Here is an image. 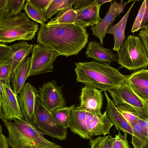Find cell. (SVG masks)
Wrapping results in <instances>:
<instances>
[{
  "label": "cell",
  "mask_w": 148,
  "mask_h": 148,
  "mask_svg": "<svg viewBox=\"0 0 148 148\" xmlns=\"http://www.w3.org/2000/svg\"><path fill=\"white\" fill-rule=\"evenodd\" d=\"M74 105L69 106H64L57 109L51 114L56 121L60 125L67 129L69 127L71 114Z\"/></svg>",
  "instance_id": "24"
},
{
  "label": "cell",
  "mask_w": 148,
  "mask_h": 148,
  "mask_svg": "<svg viewBox=\"0 0 148 148\" xmlns=\"http://www.w3.org/2000/svg\"><path fill=\"white\" fill-rule=\"evenodd\" d=\"M127 3L121 0L120 2L114 1L110 3L109 9L105 17L97 24L90 28L93 35L97 37L103 45V39L109 26L114 21L116 18L120 16Z\"/></svg>",
  "instance_id": "15"
},
{
  "label": "cell",
  "mask_w": 148,
  "mask_h": 148,
  "mask_svg": "<svg viewBox=\"0 0 148 148\" xmlns=\"http://www.w3.org/2000/svg\"><path fill=\"white\" fill-rule=\"evenodd\" d=\"M104 94L107 103L106 111L113 125L118 131L126 132L132 135L133 132L131 126L118 110L113 100L110 98L106 91L104 92Z\"/></svg>",
  "instance_id": "18"
},
{
  "label": "cell",
  "mask_w": 148,
  "mask_h": 148,
  "mask_svg": "<svg viewBox=\"0 0 148 148\" xmlns=\"http://www.w3.org/2000/svg\"><path fill=\"white\" fill-rule=\"evenodd\" d=\"M58 86L54 80L44 83L38 88V101L49 111L51 112L66 104L63 96L62 88Z\"/></svg>",
  "instance_id": "11"
},
{
  "label": "cell",
  "mask_w": 148,
  "mask_h": 148,
  "mask_svg": "<svg viewBox=\"0 0 148 148\" xmlns=\"http://www.w3.org/2000/svg\"><path fill=\"white\" fill-rule=\"evenodd\" d=\"M88 46L86 52L87 58L101 63H110L117 61L118 56L110 49L103 47L101 44L94 41L88 43Z\"/></svg>",
  "instance_id": "17"
},
{
  "label": "cell",
  "mask_w": 148,
  "mask_h": 148,
  "mask_svg": "<svg viewBox=\"0 0 148 148\" xmlns=\"http://www.w3.org/2000/svg\"><path fill=\"white\" fill-rule=\"evenodd\" d=\"M12 0H0V20L10 17Z\"/></svg>",
  "instance_id": "32"
},
{
  "label": "cell",
  "mask_w": 148,
  "mask_h": 148,
  "mask_svg": "<svg viewBox=\"0 0 148 148\" xmlns=\"http://www.w3.org/2000/svg\"><path fill=\"white\" fill-rule=\"evenodd\" d=\"M86 28L75 24L40 25L36 41L66 57L78 54L88 42Z\"/></svg>",
  "instance_id": "1"
},
{
  "label": "cell",
  "mask_w": 148,
  "mask_h": 148,
  "mask_svg": "<svg viewBox=\"0 0 148 148\" xmlns=\"http://www.w3.org/2000/svg\"><path fill=\"white\" fill-rule=\"evenodd\" d=\"M96 1L99 5H101L103 4L109 2L110 3L112 2L113 1L112 0H96Z\"/></svg>",
  "instance_id": "41"
},
{
  "label": "cell",
  "mask_w": 148,
  "mask_h": 148,
  "mask_svg": "<svg viewBox=\"0 0 148 148\" xmlns=\"http://www.w3.org/2000/svg\"><path fill=\"white\" fill-rule=\"evenodd\" d=\"M76 80L103 91H108L121 85L126 75L109 63L94 61L75 63Z\"/></svg>",
  "instance_id": "2"
},
{
  "label": "cell",
  "mask_w": 148,
  "mask_h": 148,
  "mask_svg": "<svg viewBox=\"0 0 148 148\" xmlns=\"http://www.w3.org/2000/svg\"><path fill=\"white\" fill-rule=\"evenodd\" d=\"M127 133L125 132L122 135L118 131V134L113 138L112 148H130L127 140Z\"/></svg>",
  "instance_id": "30"
},
{
  "label": "cell",
  "mask_w": 148,
  "mask_h": 148,
  "mask_svg": "<svg viewBox=\"0 0 148 148\" xmlns=\"http://www.w3.org/2000/svg\"><path fill=\"white\" fill-rule=\"evenodd\" d=\"M146 9L140 29H148V0H145Z\"/></svg>",
  "instance_id": "37"
},
{
  "label": "cell",
  "mask_w": 148,
  "mask_h": 148,
  "mask_svg": "<svg viewBox=\"0 0 148 148\" xmlns=\"http://www.w3.org/2000/svg\"><path fill=\"white\" fill-rule=\"evenodd\" d=\"M71 4L61 10L54 18L51 19L47 25H53L60 24H75L77 15L76 10Z\"/></svg>",
  "instance_id": "21"
},
{
  "label": "cell",
  "mask_w": 148,
  "mask_h": 148,
  "mask_svg": "<svg viewBox=\"0 0 148 148\" xmlns=\"http://www.w3.org/2000/svg\"><path fill=\"white\" fill-rule=\"evenodd\" d=\"M34 45L23 40L11 46L3 43L0 44V62L11 61L12 72L21 62L30 54Z\"/></svg>",
  "instance_id": "12"
},
{
  "label": "cell",
  "mask_w": 148,
  "mask_h": 148,
  "mask_svg": "<svg viewBox=\"0 0 148 148\" xmlns=\"http://www.w3.org/2000/svg\"><path fill=\"white\" fill-rule=\"evenodd\" d=\"M145 0L143 1L135 18L133 24L131 32L134 33L137 32L140 29L146 9Z\"/></svg>",
  "instance_id": "31"
},
{
  "label": "cell",
  "mask_w": 148,
  "mask_h": 148,
  "mask_svg": "<svg viewBox=\"0 0 148 148\" xmlns=\"http://www.w3.org/2000/svg\"><path fill=\"white\" fill-rule=\"evenodd\" d=\"M141 125L145 135L148 138V117L141 119Z\"/></svg>",
  "instance_id": "40"
},
{
  "label": "cell",
  "mask_w": 148,
  "mask_h": 148,
  "mask_svg": "<svg viewBox=\"0 0 148 148\" xmlns=\"http://www.w3.org/2000/svg\"><path fill=\"white\" fill-rule=\"evenodd\" d=\"M108 92L116 106L121 104H127L136 110L140 118L148 117V102L136 93L128 80L125 79L121 85Z\"/></svg>",
  "instance_id": "7"
},
{
  "label": "cell",
  "mask_w": 148,
  "mask_h": 148,
  "mask_svg": "<svg viewBox=\"0 0 148 148\" xmlns=\"http://www.w3.org/2000/svg\"><path fill=\"white\" fill-rule=\"evenodd\" d=\"M30 62V58L26 57L12 73L11 88L16 95L18 94L27 78Z\"/></svg>",
  "instance_id": "19"
},
{
  "label": "cell",
  "mask_w": 148,
  "mask_h": 148,
  "mask_svg": "<svg viewBox=\"0 0 148 148\" xmlns=\"http://www.w3.org/2000/svg\"><path fill=\"white\" fill-rule=\"evenodd\" d=\"M125 79L130 82L132 86L148 88V69L134 71L130 74L126 75Z\"/></svg>",
  "instance_id": "23"
},
{
  "label": "cell",
  "mask_w": 148,
  "mask_h": 148,
  "mask_svg": "<svg viewBox=\"0 0 148 148\" xmlns=\"http://www.w3.org/2000/svg\"><path fill=\"white\" fill-rule=\"evenodd\" d=\"M119 69L136 71L148 66V55L140 38L129 35L124 40L117 52Z\"/></svg>",
  "instance_id": "6"
},
{
  "label": "cell",
  "mask_w": 148,
  "mask_h": 148,
  "mask_svg": "<svg viewBox=\"0 0 148 148\" xmlns=\"http://www.w3.org/2000/svg\"><path fill=\"white\" fill-rule=\"evenodd\" d=\"M137 1H134L121 19L115 25H111L106 32V34H112L114 36V44L113 50L118 52L125 38V32L127 22L131 10Z\"/></svg>",
  "instance_id": "20"
},
{
  "label": "cell",
  "mask_w": 148,
  "mask_h": 148,
  "mask_svg": "<svg viewBox=\"0 0 148 148\" xmlns=\"http://www.w3.org/2000/svg\"><path fill=\"white\" fill-rule=\"evenodd\" d=\"M31 122L38 129L53 138L63 140L67 138V129L56 121L51 112L47 110L38 99L35 116Z\"/></svg>",
  "instance_id": "8"
},
{
  "label": "cell",
  "mask_w": 148,
  "mask_h": 148,
  "mask_svg": "<svg viewBox=\"0 0 148 148\" xmlns=\"http://www.w3.org/2000/svg\"><path fill=\"white\" fill-rule=\"evenodd\" d=\"M116 107L130 125L136 123L140 119L136 110L127 104H119L116 106Z\"/></svg>",
  "instance_id": "27"
},
{
  "label": "cell",
  "mask_w": 148,
  "mask_h": 148,
  "mask_svg": "<svg viewBox=\"0 0 148 148\" xmlns=\"http://www.w3.org/2000/svg\"><path fill=\"white\" fill-rule=\"evenodd\" d=\"M7 138L3 134L1 125H0V148H9Z\"/></svg>",
  "instance_id": "39"
},
{
  "label": "cell",
  "mask_w": 148,
  "mask_h": 148,
  "mask_svg": "<svg viewBox=\"0 0 148 148\" xmlns=\"http://www.w3.org/2000/svg\"><path fill=\"white\" fill-rule=\"evenodd\" d=\"M10 81H0V118L11 122L24 118L18 104L17 95L11 88Z\"/></svg>",
  "instance_id": "10"
},
{
  "label": "cell",
  "mask_w": 148,
  "mask_h": 148,
  "mask_svg": "<svg viewBox=\"0 0 148 148\" xmlns=\"http://www.w3.org/2000/svg\"><path fill=\"white\" fill-rule=\"evenodd\" d=\"M24 10L27 15L30 18L43 25L48 21L46 13L38 8L29 0L26 1Z\"/></svg>",
  "instance_id": "25"
},
{
  "label": "cell",
  "mask_w": 148,
  "mask_h": 148,
  "mask_svg": "<svg viewBox=\"0 0 148 148\" xmlns=\"http://www.w3.org/2000/svg\"><path fill=\"white\" fill-rule=\"evenodd\" d=\"M100 7L96 0H94L84 7L76 10L77 15L75 24L85 28L97 24L102 19L99 14Z\"/></svg>",
  "instance_id": "16"
},
{
  "label": "cell",
  "mask_w": 148,
  "mask_h": 148,
  "mask_svg": "<svg viewBox=\"0 0 148 148\" xmlns=\"http://www.w3.org/2000/svg\"><path fill=\"white\" fill-rule=\"evenodd\" d=\"M12 64L11 61L0 62V81L4 82L11 80Z\"/></svg>",
  "instance_id": "29"
},
{
  "label": "cell",
  "mask_w": 148,
  "mask_h": 148,
  "mask_svg": "<svg viewBox=\"0 0 148 148\" xmlns=\"http://www.w3.org/2000/svg\"><path fill=\"white\" fill-rule=\"evenodd\" d=\"M102 91L88 85L82 87L79 97L80 103L79 106H78V109L101 117L103 99Z\"/></svg>",
  "instance_id": "13"
},
{
  "label": "cell",
  "mask_w": 148,
  "mask_h": 148,
  "mask_svg": "<svg viewBox=\"0 0 148 148\" xmlns=\"http://www.w3.org/2000/svg\"><path fill=\"white\" fill-rule=\"evenodd\" d=\"M141 119L130 125L133 132L131 143L134 148H148V138L142 129Z\"/></svg>",
  "instance_id": "22"
},
{
  "label": "cell",
  "mask_w": 148,
  "mask_h": 148,
  "mask_svg": "<svg viewBox=\"0 0 148 148\" xmlns=\"http://www.w3.org/2000/svg\"><path fill=\"white\" fill-rule=\"evenodd\" d=\"M75 0H52L46 12L47 19H49L66 7L73 4Z\"/></svg>",
  "instance_id": "26"
},
{
  "label": "cell",
  "mask_w": 148,
  "mask_h": 148,
  "mask_svg": "<svg viewBox=\"0 0 148 148\" xmlns=\"http://www.w3.org/2000/svg\"><path fill=\"white\" fill-rule=\"evenodd\" d=\"M148 55V29H143L138 34Z\"/></svg>",
  "instance_id": "36"
},
{
  "label": "cell",
  "mask_w": 148,
  "mask_h": 148,
  "mask_svg": "<svg viewBox=\"0 0 148 148\" xmlns=\"http://www.w3.org/2000/svg\"><path fill=\"white\" fill-rule=\"evenodd\" d=\"M113 125L106 111L99 117L79 110L77 106L72 110L69 128L72 132L80 137L90 140L94 136L109 135Z\"/></svg>",
  "instance_id": "4"
},
{
  "label": "cell",
  "mask_w": 148,
  "mask_h": 148,
  "mask_svg": "<svg viewBox=\"0 0 148 148\" xmlns=\"http://www.w3.org/2000/svg\"><path fill=\"white\" fill-rule=\"evenodd\" d=\"M25 0H12L10 16H13L20 14L24 10L25 6Z\"/></svg>",
  "instance_id": "33"
},
{
  "label": "cell",
  "mask_w": 148,
  "mask_h": 148,
  "mask_svg": "<svg viewBox=\"0 0 148 148\" xmlns=\"http://www.w3.org/2000/svg\"><path fill=\"white\" fill-rule=\"evenodd\" d=\"M113 138L109 134L92 138L89 141L90 148H112Z\"/></svg>",
  "instance_id": "28"
},
{
  "label": "cell",
  "mask_w": 148,
  "mask_h": 148,
  "mask_svg": "<svg viewBox=\"0 0 148 148\" xmlns=\"http://www.w3.org/2000/svg\"><path fill=\"white\" fill-rule=\"evenodd\" d=\"M52 0H29L38 8L46 13L47 10Z\"/></svg>",
  "instance_id": "34"
},
{
  "label": "cell",
  "mask_w": 148,
  "mask_h": 148,
  "mask_svg": "<svg viewBox=\"0 0 148 148\" xmlns=\"http://www.w3.org/2000/svg\"><path fill=\"white\" fill-rule=\"evenodd\" d=\"M39 29L25 12L0 20V42L10 43L17 40H32Z\"/></svg>",
  "instance_id": "5"
},
{
  "label": "cell",
  "mask_w": 148,
  "mask_h": 148,
  "mask_svg": "<svg viewBox=\"0 0 148 148\" xmlns=\"http://www.w3.org/2000/svg\"><path fill=\"white\" fill-rule=\"evenodd\" d=\"M92 1L91 0H75L73 5V8L75 10L81 8Z\"/></svg>",
  "instance_id": "38"
},
{
  "label": "cell",
  "mask_w": 148,
  "mask_h": 148,
  "mask_svg": "<svg viewBox=\"0 0 148 148\" xmlns=\"http://www.w3.org/2000/svg\"><path fill=\"white\" fill-rule=\"evenodd\" d=\"M8 133L7 140L12 148H64L45 138V134L29 120L2 119Z\"/></svg>",
  "instance_id": "3"
},
{
  "label": "cell",
  "mask_w": 148,
  "mask_h": 148,
  "mask_svg": "<svg viewBox=\"0 0 148 148\" xmlns=\"http://www.w3.org/2000/svg\"><path fill=\"white\" fill-rule=\"evenodd\" d=\"M132 86L136 93L142 99L148 102V88Z\"/></svg>",
  "instance_id": "35"
},
{
  "label": "cell",
  "mask_w": 148,
  "mask_h": 148,
  "mask_svg": "<svg viewBox=\"0 0 148 148\" xmlns=\"http://www.w3.org/2000/svg\"><path fill=\"white\" fill-rule=\"evenodd\" d=\"M17 96L24 119L32 121L35 116L39 90L29 82L25 83Z\"/></svg>",
  "instance_id": "14"
},
{
  "label": "cell",
  "mask_w": 148,
  "mask_h": 148,
  "mask_svg": "<svg viewBox=\"0 0 148 148\" xmlns=\"http://www.w3.org/2000/svg\"><path fill=\"white\" fill-rule=\"evenodd\" d=\"M59 55L57 52L47 47L34 44L27 78L53 71L54 62Z\"/></svg>",
  "instance_id": "9"
}]
</instances>
